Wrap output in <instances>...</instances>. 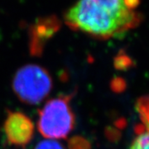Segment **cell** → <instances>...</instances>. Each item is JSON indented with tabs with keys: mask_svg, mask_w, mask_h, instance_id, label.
Masks as SVG:
<instances>
[{
	"mask_svg": "<svg viewBox=\"0 0 149 149\" xmlns=\"http://www.w3.org/2000/svg\"><path fill=\"white\" fill-rule=\"evenodd\" d=\"M140 0H77L65 15L68 27L98 39H109L138 27Z\"/></svg>",
	"mask_w": 149,
	"mask_h": 149,
	"instance_id": "cell-1",
	"label": "cell"
},
{
	"mask_svg": "<svg viewBox=\"0 0 149 149\" xmlns=\"http://www.w3.org/2000/svg\"><path fill=\"white\" fill-rule=\"evenodd\" d=\"M74 95H62L52 99L40 110L37 128L46 139H65L74 129L75 118L70 106Z\"/></svg>",
	"mask_w": 149,
	"mask_h": 149,
	"instance_id": "cell-2",
	"label": "cell"
},
{
	"mask_svg": "<svg viewBox=\"0 0 149 149\" xmlns=\"http://www.w3.org/2000/svg\"><path fill=\"white\" fill-rule=\"evenodd\" d=\"M52 85L50 73L35 64L26 65L17 70L12 82L17 97L22 103L31 105L42 102L52 91Z\"/></svg>",
	"mask_w": 149,
	"mask_h": 149,
	"instance_id": "cell-3",
	"label": "cell"
},
{
	"mask_svg": "<svg viewBox=\"0 0 149 149\" xmlns=\"http://www.w3.org/2000/svg\"><path fill=\"white\" fill-rule=\"evenodd\" d=\"M8 142L13 146L24 148L32 141L34 124L31 118L22 112H8L3 124Z\"/></svg>",
	"mask_w": 149,
	"mask_h": 149,
	"instance_id": "cell-4",
	"label": "cell"
},
{
	"mask_svg": "<svg viewBox=\"0 0 149 149\" xmlns=\"http://www.w3.org/2000/svg\"><path fill=\"white\" fill-rule=\"evenodd\" d=\"M137 109L141 123L136 128L130 149H149V96L139 100Z\"/></svg>",
	"mask_w": 149,
	"mask_h": 149,
	"instance_id": "cell-5",
	"label": "cell"
},
{
	"mask_svg": "<svg viewBox=\"0 0 149 149\" xmlns=\"http://www.w3.org/2000/svg\"><path fill=\"white\" fill-rule=\"evenodd\" d=\"M57 23L52 22L51 20L46 23H40L36 26L35 32L32 33L31 39V52L34 55H38L42 52L43 44L56 30Z\"/></svg>",
	"mask_w": 149,
	"mask_h": 149,
	"instance_id": "cell-6",
	"label": "cell"
},
{
	"mask_svg": "<svg viewBox=\"0 0 149 149\" xmlns=\"http://www.w3.org/2000/svg\"><path fill=\"white\" fill-rule=\"evenodd\" d=\"M34 149H65L64 146L56 140L53 139H47L41 141L37 144Z\"/></svg>",
	"mask_w": 149,
	"mask_h": 149,
	"instance_id": "cell-7",
	"label": "cell"
},
{
	"mask_svg": "<svg viewBox=\"0 0 149 149\" xmlns=\"http://www.w3.org/2000/svg\"><path fill=\"white\" fill-rule=\"evenodd\" d=\"M89 144L81 138H74L70 141V149H88Z\"/></svg>",
	"mask_w": 149,
	"mask_h": 149,
	"instance_id": "cell-8",
	"label": "cell"
}]
</instances>
